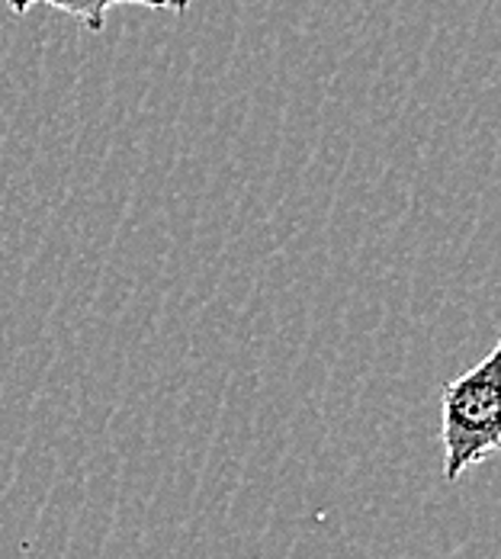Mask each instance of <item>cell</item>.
Here are the masks:
<instances>
[{"label": "cell", "instance_id": "obj_1", "mask_svg": "<svg viewBox=\"0 0 501 559\" xmlns=\"http://www.w3.org/2000/svg\"><path fill=\"white\" fill-rule=\"evenodd\" d=\"M441 444L446 483L501 448V347L441 386Z\"/></svg>", "mask_w": 501, "mask_h": 559}, {"label": "cell", "instance_id": "obj_2", "mask_svg": "<svg viewBox=\"0 0 501 559\" xmlns=\"http://www.w3.org/2000/svg\"><path fill=\"white\" fill-rule=\"evenodd\" d=\"M10 10L16 16H26L33 7H52L61 10L68 16H74L87 33H104L107 29V13L119 3H139V7H148V10H170V13H183L190 7V0H7Z\"/></svg>", "mask_w": 501, "mask_h": 559}]
</instances>
